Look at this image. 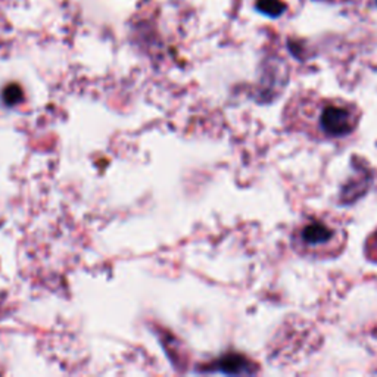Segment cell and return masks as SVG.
Listing matches in <instances>:
<instances>
[{"label": "cell", "mask_w": 377, "mask_h": 377, "mask_svg": "<svg viewBox=\"0 0 377 377\" xmlns=\"http://www.w3.org/2000/svg\"><path fill=\"white\" fill-rule=\"evenodd\" d=\"M257 8L264 15H268L273 18L282 15V12L284 10V5L280 0H259L257 3Z\"/></svg>", "instance_id": "5b68a950"}, {"label": "cell", "mask_w": 377, "mask_h": 377, "mask_svg": "<svg viewBox=\"0 0 377 377\" xmlns=\"http://www.w3.org/2000/svg\"><path fill=\"white\" fill-rule=\"evenodd\" d=\"M332 239V230L323 223H311L303 230V241L311 246L328 243Z\"/></svg>", "instance_id": "3957f363"}, {"label": "cell", "mask_w": 377, "mask_h": 377, "mask_svg": "<svg viewBox=\"0 0 377 377\" xmlns=\"http://www.w3.org/2000/svg\"><path fill=\"white\" fill-rule=\"evenodd\" d=\"M202 373H221V374H230V376H245V374H254L255 367L248 358L239 354H227L218 358L216 362L209 364L208 367L202 370Z\"/></svg>", "instance_id": "7a4b0ae2"}, {"label": "cell", "mask_w": 377, "mask_h": 377, "mask_svg": "<svg viewBox=\"0 0 377 377\" xmlns=\"http://www.w3.org/2000/svg\"><path fill=\"white\" fill-rule=\"evenodd\" d=\"M321 129L335 137L346 136L354 130L355 120L354 114L342 106H328L321 114Z\"/></svg>", "instance_id": "6da1fadb"}, {"label": "cell", "mask_w": 377, "mask_h": 377, "mask_svg": "<svg viewBox=\"0 0 377 377\" xmlns=\"http://www.w3.org/2000/svg\"><path fill=\"white\" fill-rule=\"evenodd\" d=\"M0 99H2V104L6 106H15L22 102L24 93L22 89L18 84H9L2 90V95H0Z\"/></svg>", "instance_id": "277c9868"}, {"label": "cell", "mask_w": 377, "mask_h": 377, "mask_svg": "<svg viewBox=\"0 0 377 377\" xmlns=\"http://www.w3.org/2000/svg\"><path fill=\"white\" fill-rule=\"evenodd\" d=\"M376 242H377V234H376Z\"/></svg>", "instance_id": "8992f818"}]
</instances>
